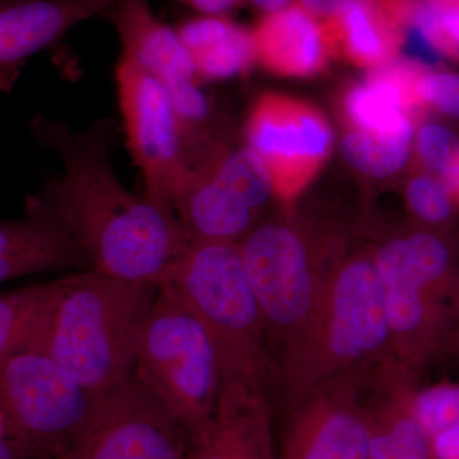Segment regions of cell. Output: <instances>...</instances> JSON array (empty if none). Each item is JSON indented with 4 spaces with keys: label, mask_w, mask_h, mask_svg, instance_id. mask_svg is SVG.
I'll return each mask as SVG.
<instances>
[{
    "label": "cell",
    "mask_w": 459,
    "mask_h": 459,
    "mask_svg": "<svg viewBox=\"0 0 459 459\" xmlns=\"http://www.w3.org/2000/svg\"><path fill=\"white\" fill-rule=\"evenodd\" d=\"M29 131L59 156L63 170L26 198L25 212L56 223L91 271L160 286L189 241L174 213L131 192L117 178L113 120L74 131L65 122L36 115Z\"/></svg>",
    "instance_id": "6da1fadb"
},
{
    "label": "cell",
    "mask_w": 459,
    "mask_h": 459,
    "mask_svg": "<svg viewBox=\"0 0 459 459\" xmlns=\"http://www.w3.org/2000/svg\"><path fill=\"white\" fill-rule=\"evenodd\" d=\"M159 285L78 271L51 281L33 351L59 362L93 395L132 377Z\"/></svg>",
    "instance_id": "7a4b0ae2"
},
{
    "label": "cell",
    "mask_w": 459,
    "mask_h": 459,
    "mask_svg": "<svg viewBox=\"0 0 459 459\" xmlns=\"http://www.w3.org/2000/svg\"><path fill=\"white\" fill-rule=\"evenodd\" d=\"M395 364L373 258L343 256L309 325L277 365L274 391L289 407L332 380Z\"/></svg>",
    "instance_id": "3957f363"
},
{
    "label": "cell",
    "mask_w": 459,
    "mask_h": 459,
    "mask_svg": "<svg viewBox=\"0 0 459 459\" xmlns=\"http://www.w3.org/2000/svg\"><path fill=\"white\" fill-rule=\"evenodd\" d=\"M160 286L204 325L216 349L221 382L273 394L276 367L238 244L190 243Z\"/></svg>",
    "instance_id": "277c9868"
},
{
    "label": "cell",
    "mask_w": 459,
    "mask_h": 459,
    "mask_svg": "<svg viewBox=\"0 0 459 459\" xmlns=\"http://www.w3.org/2000/svg\"><path fill=\"white\" fill-rule=\"evenodd\" d=\"M238 247L277 369L318 310L343 256L316 247L303 230L282 221L256 225Z\"/></svg>",
    "instance_id": "5b68a950"
},
{
    "label": "cell",
    "mask_w": 459,
    "mask_h": 459,
    "mask_svg": "<svg viewBox=\"0 0 459 459\" xmlns=\"http://www.w3.org/2000/svg\"><path fill=\"white\" fill-rule=\"evenodd\" d=\"M133 376L188 437L212 419L221 386L216 349L197 316L164 287L159 286Z\"/></svg>",
    "instance_id": "8992f818"
},
{
    "label": "cell",
    "mask_w": 459,
    "mask_h": 459,
    "mask_svg": "<svg viewBox=\"0 0 459 459\" xmlns=\"http://www.w3.org/2000/svg\"><path fill=\"white\" fill-rule=\"evenodd\" d=\"M95 395L50 356L27 350L0 361V418L33 459H56L82 428Z\"/></svg>",
    "instance_id": "52a82bcc"
},
{
    "label": "cell",
    "mask_w": 459,
    "mask_h": 459,
    "mask_svg": "<svg viewBox=\"0 0 459 459\" xmlns=\"http://www.w3.org/2000/svg\"><path fill=\"white\" fill-rule=\"evenodd\" d=\"M115 82L129 150L143 177V195L175 214L192 169L170 96L159 81L123 56Z\"/></svg>",
    "instance_id": "ba28073f"
},
{
    "label": "cell",
    "mask_w": 459,
    "mask_h": 459,
    "mask_svg": "<svg viewBox=\"0 0 459 459\" xmlns=\"http://www.w3.org/2000/svg\"><path fill=\"white\" fill-rule=\"evenodd\" d=\"M188 431L133 376L95 395L86 421L56 459H184Z\"/></svg>",
    "instance_id": "9c48e42d"
},
{
    "label": "cell",
    "mask_w": 459,
    "mask_h": 459,
    "mask_svg": "<svg viewBox=\"0 0 459 459\" xmlns=\"http://www.w3.org/2000/svg\"><path fill=\"white\" fill-rule=\"evenodd\" d=\"M332 380L286 407L276 459H369V380Z\"/></svg>",
    "instance_id": "30bf717a"
},
{
    "label": "cell",
    "mask_w": 459,
    "mask_h": 459,
    "mask_svg": "<svg viewBox=\"0 0 459 459\" xmlns=\"http://www.w3.org/2000/svg\"><path fill=\"white\" fill-rule=\"evenodd\" d=\"M247 140L267 165L277 195L291 199L325 161L332 133L325 117L307 105L265 95L247 119Z\"/></svg>",
    "instance_id": "8fae6325"
},
{
    "label": "cell",
    "mask_w": 459,
    "mask_h": 459,
    "mask_svg": "<svg viewBox=\"0 0 459 459\" xmlns=\"http://www.w3.org/2000/svg\"><path fill=\"white\" fill-rule=\"evenodd\" d=\"M272 395L223 380L212 419L189 435L184 459H276Z\"/></svg>",
    "instance_id": "7c38bea8"
},
{
    "label": "cell",
    "mask_w": 459,
    "mask_h": 459,
    "mask_svg": "<svg viewBox=\"0 0 459 459\" xmlns=\"http://www.w3.org/2000/svg\"><path fill=\"white\" fill-rule=\"evenodd\" d=\"M117 0H23L0 7V92H11L27 60L84 21L107 17Z\"/></svg>",
    "instance_id": "4fadbf2b"
},
{
    "label": "cell",
    "mask_w": 459,
    "mask_h": 459,
    "mask_svg": "<svg viewBox=\"0 0 459 459\" xmlns=\"http://www.w3.org/2000/svg\"><path fill=\"white\" fill-rule=\"evenodd\" d=\"M107 18L119 36L122 56L166 90L195 80V63L179 33L153 13L147 0H117Z\"/></svg>",
    "instance_id": "5bb4252c"
},
{
    "label": "cell",
    "mask_w": 459,
    "mask_h": 459,
    "mask_svg": "<svg viewBox=\"0 0 459 459\" xmlns=\"http://www.w3.org/2000/svg\"><path fill=\"white\" fill-rule=\"evenodd\" d=\"M412 371L402 365L370 379L369 459H435L431 439L411 409Z\"/></svg>",
    "instance_id": "9a60e30c"
},
{
    "label": "cell",
    "mask_w": 459,
    "mask_h": 459,
    "mask_svg": "<svg viewBox=\"0 0 459 459\" xmlns=\"http://www.w3.org/2000/svg\"><path fill=\"white\" fill-rule=\"evenodd\" d=\"M256 62L286 75L307 77L325 68L336 47L333 30L298 3L264 14L253 30Z\"/></svg>",
    "instance_id": "2e32d148"
},
{
    "label": "cell",
    "mask_w": 459,
    "mask_h": 459,
    "mask_svg": "<svg viewBox=\"0 0 459 459\" xmlns=\"http://www.w3.org/2000/svg\"><path fill=\"white\" fill-rule=\"evenodd\" d=\"M91 271L90 263L56 223L41 214L0 219V285L32 274Z\"/></svg>",
    "instance_id": "e0dca14e"
},
{
    "label": "cell",
    "mask_w": 459,
    "mask_h": 459,
    "mask_svg": "<svg viewBox=\"0 0 459 459\" xmlns=\"http://www.w3.org/2000/svg\"><path fill=\"white\" fill-rule=\"evenodd\" d=\"M419 0H356L332 25L336 45L356 65L380 66L402 51Z\"/></svg>",
    "instance_id": "ac0fdd59"
},
{
    "label": "cell",
    "mask_w": 459,
    "mask_h": 459,
    "mask_svg": "<svg viewBox=\"0 0 459 459\" xmlns=\"http://www.w3.org/2000/svg\"><path fill=\"white\" fill-rule=\"evenodd\" d=\"M174 212L189 243L238 244L258 217L205 170L192 175Z\"/></svg>",
    "instance_id": "d6986e66"
},
{
    "label": "cell",
    "mask_w": 459,
    "mask_h": 459,
    "mask_svg": "<svg viewBox=\"0 0 459 459\" xmlns=\"http://www.w3.org/2000/svg\"><path fill=\"white\" fill-rule=\"evenodd\" d=\"M371 258L382 282L411 280L449 303L459 259L442 234L420 229L398 235L377 247Z\"/></svg>",
    "instance_id": "ffe728a7"
},
{
    "label": "cell",
    "mask_w": 459,
    "mask_h": 459,
    "mask_svg": "<svg viewBox=\"0 0 459 459\" xmlns=\"http://www.w3.org/2000/svg\"><path fill=\"white\" fill-rule=\"evenodd\" d=\"M177 31L197 74L207 80L234 77L256 62L253 31L228 17L204 14L181 23Z\"/></svg>",
    "instance_id": "44dd1931"
},
{
    "label": "cell",
    "mask_w": 459,
    "mask_h": 459,
    "mask_svg": "<svg viewBox=\"0 0 459 459\" xmlns=\"http://www.w3.org/2000/svg\"><path fill=\"white\" fill-rule=\"evenodd\" d=\"M50 290L51 281L0 291V361L32 350Z\"/></svg>",
    "instance_id": "7402d4cb"
},
{
    "label": "cell",
    "mask_w": 459,
    "mask_h": 459,
    "mask_svg": "<svg viewBox=\"0 0 459 459\" xmlns=\"http://www.w3.org/2000/svg\"><path fill=\"white\" fill-rule=\"evenodd\" d=\"M201 170L211 172L214 179L256 214L276 192L267 165L249 147L220 156Z\"/></svg>",
    "instance_id": "603a6c76"
},
{
    "label": "cell",
    "mask_w": 459,
    "mask_h": 459,
    "mask_svg": "<svg viewBox=\"0 0 459 459\" xmlns=\"http://www.w3.org/2000/svg\"><path fill=\"white\" fill-rule=\"evenodd\" d=\"M412 134L377 135L353 131L344 135L341 150L350 165L365 174L385 178L403 168Z\"/></svg>",
    "instance_id": "cb8c5ba5"
},
{
    "label": "cell",
    "mask_w": 459,
    "mask_h": 459,
    "mask_svg": "<svg viewBox=\"0 0 459 459\" xmlns=\"http://www.w3.org/2000/svg\"><path fill=\"white\" fill-rule=\"evenodd\" d=\"M416 150L422 172L442 183L458 199V135L442 124H424L416 135Z\"/></svg>",
    "instance_id": "d4e9b609"
},
{
    "label": "cell",
    "mask_w": 459,
    "mask_h": 459,
    "mask_svg": "<svg viewBox=\"0 0 459 459\" xmlns=\"http://www.w3.org/2000/svg\"><path fill=\"white\" fill-rule=\"evenodd\" d=\"M410 401L413 415L430 439L459 424V385L455 383L415 385Z\"/></svg>",
    "instance_id": "484cf974"
},
{
    "label": "cell",
    "mask_w": 459,
    "mask_h": 459,
    "mask_svg": "<svg viewBox=\"0 0 459 459\" xmlns=\"http://www.w3.org/2000/svg\"><path fill=\"white\" fill-rule=\"evenodd\" d=\"M410 212L429 230H443L451 225L457 211L458 199L430 175L419 174L406 188Z\"/></svg>",
    "instance_id": "4316f807"
},
{
    "label": "cell",
    "mask_w": 459,
    "mask_h": 459,
    "mask_svg": "<svg viewBox=\"0 0 459 459\" xmlns=\"http://www.w3.org/2000/svg\"><path fill=\"white\" fill-rule=\"evenodd\" d=\"M413 26L437 56L459 62V4L419 0Z\"/></svg>",
    "instance_id": "83f0119b"
},
{
    "label": "cell",
    "mask_w": 459,
    "mask_h": 459,
    "mask_svg": "<svg viewBox=\"0 0 459 459\" xmlns=\"http://www.w3.org/2000/svg\"><path fill=\"white\" fill-rule=\"evenodd\" d=\"M425 107L459 119V74L425 69L419 80Z\"/></svg>",
    "instance_id": "f1b7e54d"
},
{
    "label": "cell",
    "mask_w": 459,
    "mask_h": 459,
    "mask_svg": "<svg viewBox=\"0 0 459 459\" xmlns=\"http://www.w3.org/2000/svg\"><path fill=\"white\" fill-rule=\"evenodd\" d=\"M355 2L356 0H298V4L323 22H333Z\"/></svg>",
    "instance_id": "f546056e"
},
{
    "label": "cell",
    "mask_w": 459,
    "mask_h": 459,
    "mask_svg": "<svg viewBox=\"0 0 459 459\" xmlns=\"http://www.w3.org/2000/svg\"><path fill=\"white\" fill-rule=\"evenodd\" d=\"M435 459H459V424L431 439Z\"/></svg>",
    "instance_id": "4dcf8cb0"
},
{
    "label": "cell",
    "mask_w": 459,
    "mask_h": 459,
    "mask_svg": "<svg viewBox=\"0 0 459 459\" xmlns=\"http://www.w3.org/2000/svg\"><path fill=\"white\" fill-rule=\"evenodd\" d=\"M183 4L201 12L205 16H225L243 0H179Z\"/></svg>",
    "instance_id": "1f68e13d"
},
{
    "label": "cell",
    "mask_w": 459,
    "mask_h": 459,
    "mask_svg": "<svg viewBox=\"0 0 459 459\" xmlns=\"http://www.w3.org/2000/svg\"><path fill=\"white\" fill-rule=\"evenodd\" d=\"M0 459H33L29 451L14 437L0 435Z\"/></svg>",
    "instance_id": "d6a6232c"
},
{
    "label": "cell",
    "mask_w": 459,
    "mask_h": 459,
    "mask_svg": "<svg viewBox=\"0 0 459 459\" xmlns=\"http://www.w3.org/2000/svg\"><path fill=\"white\" fill-rule=\"evenodd\" d=\"M453 322V337L459 342V261L457 272H455V283H453L451 299H449Z\"/></svg>",
    "instance_id": "836d02e7"
},
{
    "label": "cell",
    "mask_w": 459,
    "mask_h": 459,
    "mask_svg": "<svg viewBox=\"0 0 459 459\" xmlns=\"http://www.w3.org/2000/svg\"><path fill=\"white\" fill-rule=\"evenodd\" d=\"M247 2L252 3L255 7L261 9L263 13L267 14L290 7V5L295 4L296 0H247Z\"/></svg>",
    "instance_id": "e575fe53"
},
{
    "label": "cell",
    "mask_w": 459,
    "mask_h": 459,
    "mask_svg": "<svg viewBox=\"0 0 459 459\" xmlns=\"http://www.w3.org/2000/svg\"><path fill=\"white\" fill-rule=\"evenodd\" d=\"M428 2L437 3V4H459V0H428Z\"/></svg>",
    "instance_id": "d590c367"
},
{
    "label": "cell",
    "mask_w": 459,
    "mask_h": 459,
    "mask_svg": "<svg viewBox=\"0 0 459 459\" xmlns=\"http://www.w3.org/2000/svg\"><path fill=\"white\" fill-rule=\"evenodd\" d=\"M23 2V0H0V7L3 5L13 4V3Z\"/></svg>",
    "instance_id": "8d00e7d4"
},
{
    "label": "cell",
    "mask_w": 459,
    "mask_h": 459,
    "mask_svg": "<svg viewBox=\"0 0 459 459\" xmlns=\"http://www.w3.org/2000/svg\"><path fill=\"white\" fill-rule=\"evenodd\" d=\"M5 433V428H4V422H3L2 418H0V435H4Z\"/></svg>",
    "instance_id": "74e56055"
},
{
    "label": "cell",
    "mask_w": 459,
    "mask_h": 459,
    "mask_svg": "<svg viewBox=\"0 0 459 459\" xmlns=\"http://www.w3.org/2000/svg\"><path fill=\"white\" fill-rule=\"evenodd\" d=\"M458 199H459V193H458Z\"/></svg>",
    "instance_id": "f35d334b"
}]
</instances>
